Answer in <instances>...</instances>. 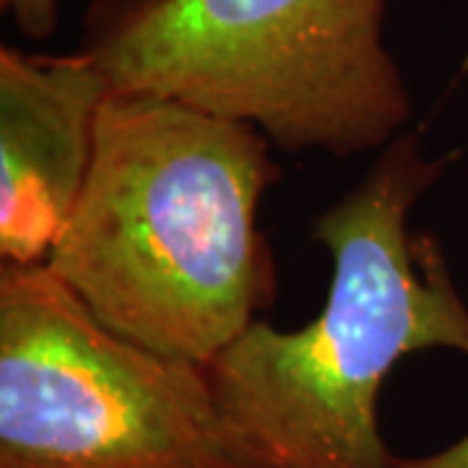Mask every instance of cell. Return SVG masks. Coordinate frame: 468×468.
<instances>
[{
	"label": "cell",
	"mask_w": 468,
	"mask_h": 468,
	"mask_svg": "<svg viewBox=\"0 0 468 468\" xmlns=\"http://www.w3.org/2000/svg\"><path fill=\"white\" fill-rule=\"evenodd\" d=\"M399 468H468V435L430 455H417V458L399 455Z\"/></svg>",
	"instance_id": "52a82bcc"
},
{
	"label": "cell",
	"mask_w": 468,
	"mask_h": 468,
	"mask_svg": "<svg viewBox=\"0 0 468 468\" xmlns=\"http://www.w3.org/2000/svg\"><path fill=\"white\" fill-rule=\"evenodd\" d=\"M388 0H94L84 45L110 91L250 122L286 154L385 149L414 101Z\"/></svg>",
	"instance_id": "3957f363"
},
{
	"label": "cell",
	"mask_w": 468,
	"mask_h": 468,
	"mask_svg": "<svg viewBox=\"0 0 468 468\" xmlns=\"http://www.w3.org/2000/svg\"><path fill=\"white\" fill-rule=\"evenodd\" d=\"M250 122L110 91L48 268L144 349L211 367L276 297L258 206L282 169Z\"/></svg>",
	"instance_id": "6da1fadb"
},
{
	"label": "cell",
	"mask_w": 468,
	"mask_h": 468,
	"mask_svg": "<svg viewBox=\"0 0 468 468\" xmlns=\"http://www.w3.org/2000/svg\"><path fill=\"white\" fill-rule=\"evenodd\" d=\"M417 133L390 141L367 177L313 221L334 258L331 294L300 331L255 320L208 367L217 401L266 468H399L378 399L414 351L468 356V307L435 234L409 232L442 177Z\"/></svg>",
	"instance_id": "7a4b0ae2"
},
{
	"label": "cell",
	"mask_w": 468,
	"mask_h": 468,
	"mask_svg": "<svg viewBox=\"0 0 468 468\" xmlns=\"http://www.w3.org/2000/svg\"><path fill=\"white\" fill-rule=\"evenodd\" d=\"M463 73H468V58H466V60H463Z\"/></svg>",
	"instance_id": "ba28073f"
},
{
	"label": "cell",
	"mask_w": 468,
	"mask_h": 468,
	"mask_svg": "<svg viewBox=\"0 0 468 468\" xmlns=\"http://www.w3.org/2000/svg\"><path fill=\"white\" fill-rule=\"evenodd\" d=\"M0 11L16 24V29L34 42H45L58 32V0H0Z\"/></svg>",
	"instance_id": "8992f818"
},
{
	"label": "cell",
	"mask_w": 468,
	"mask_h": 468,
	"mask_svg": "<svg viewBox=\"0 0 468 468\" xmlns=\"http://www.w3.org/2000/svg\"><path fill=\"white\" fill-rule=\"evenodd\" d=\"M110 81L89 52L0 48V258L45 263L89 175Z\"/></svg>",
	"instance_id": "5b68a950"
},
{
	"label": "cell",
	"mask_w": 468,
	"mask_h": 468,
	"mask_svg": "<svg viewBox=\"0 0 468 468\" xmlns=\"http://www.w3.org/2000/svg\"><path fill=\"white\" fill-rule=\"evenodd\" d=\"M0 468H266L208 369L94 318L48 263H0Z\"/></svg>",
	"instance_id": "277c9868"
}]
</instances>
